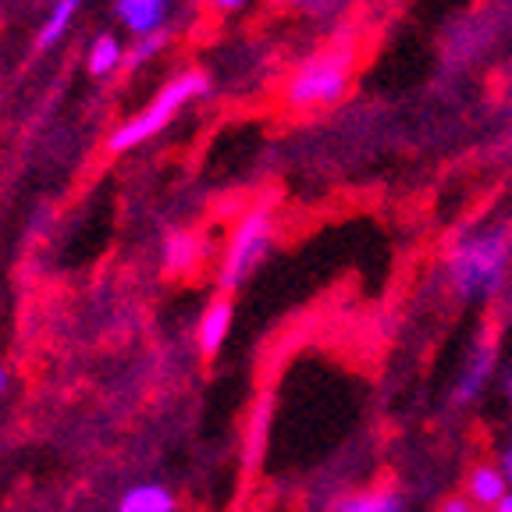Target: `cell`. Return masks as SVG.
<instances>
[{
    "label": "cell",
    "instance_id": "obj_1",
    "mask_svg": "<svg viewBox=\"0 0 512 512\" xmlns=\"http://www.w3.org/2000/svg\"><path fill=\"white\" fill-rule=\"evenodd\" d=\"M512 267L509 228H477L463 235L445 256V285L463 303H488L502 292Z\"/></svg>",
    "mask_w": 512,
    "mask_h": 512
},
{
    "label": "cell",
    "instance_id": "obj_2",
    "mask_svg": "<svg viewBox=\"0 0 512 512\" xmlns=\"http://www.w3.org/2000/svg\"><path fill=\"white\" fill-rule=\"evenodd\" d=\"M207 89H210V79L203 72H196V68H192V72L175 75V79H171L168 86L160 89L150 104H146V111H139L132 121H125V125L107 139L111 153H125V150H132V146L153 139L157 132H164V128L178 118V111H182L189 100H196V96L207 93Z\"/></svg>",
    "mask_w": 512,
    "mask_h": 512
},
{
    "label": "cell",
    "instance_id": "obj_3",
    "mask_svg": "<svg viewBox=\"0 0 512 512\" xmlns=\"http://www.w3.org/2000/svg\"><path fill=\"white\" fill-rule=\"evenodd\" d=\"M349 75H352V54L345 50H331V54L310 57L299 64L296 75L288 79L285 100L288 107L310 111V107H331L349 93Z\"/></svg>",
    "mask_w": 512,
    "mask_h": 512
},
{
    "label": "cell",
    "instance_id": "obj_4",
    "mask_svg": "<svg viewBox=\"0 0 512 512\" xmlns=\"http://www.w3.org/2000/svg\"><path fill=\"white\" fill-rule=\"evenodd\" d=\"M274 239V217L271 210L256 207L249 214H242V221L235 224L232 239L224 246V260H221V288L232 292L242 281H249V274L260 267L264 253L271 249Z\"/></svg>",
    "mask_w": 512,
    "mask_h": 512
},
{
    "label": "cell",
    "instance_id": "obj_5",
    "mask_svg": "<svg viewBox=\"0 0 512 512\" xmlns=\"http://www.w3.org/2000/svg\"><path fill=\"white\" fill-rule=\"evenodd\" d=\"M495 367H498V342L491 335H480V342L473 345V352L466 356V367L459 370V377H456L452 402H456V406H470V402L488 388Z\"/></svg>",
    "mask_w": 512,
    "mask_h": 512
},
{
    "label": "cell",
    "instance_id": "obj_6",
    "mask_svg": "<svg viewBox=\"0 0 512 512\" xmlns=\"http://www.w3.org/2000/svg\"><path fill=\"white\" fill-rule=\"evenodd\" d=\"M232 320H235L232 299L228 296L210 299L207 310H203L200 320H196V349H200V356L214 360L217 352L224 349V342H228V335H232Z\"/></svg>",
    "mask_w": 512,
    "mask_h": 512
},
{
    "label": "cell",
    "instance_id": "obj_7",
    "mask_svg": "<svg viewBox=\"0 0 512 512\" xmlns=\"http://www.w3.org/2000/svg\"><path fill=\"white\" fill-rule=\"evenodd\" d=\"M509 495V480L505 470L495 463H477L466 473V498H470L477 509H495L502 498Z\"/></svg>",
    "mask_w": 512,
    "mask_h": 512
},
{
    "label": "cell",
    "instance_id": "obj_8",
    "mask_svg": "<svg viewBox=\"0 0 512 512\" xmlns=\"http://www.w3.org/2000/svg\"><path fill=\"white\" fill-rule=\"evenodd\" d=\"M114 11L136 36H150V32H160V22L168 15V0H114Z\"/></svg>",
    "mask_w": 512,
    "mask_h": 512
},
{
    "label": "cell",
    "instance_id": "obj_9",
    "mask_svg": "<svg viewBox=\"0 0 512 512\" xmlns=\"http://www.w3.org/2000/svg\"><path fill=\"white\" fill-rule=\"evenodd\" d=\"M203 253H207V242L196 232H171L164 239V271L171 274H185L200 264Z\"/></svg>",
    "mask_w": 512,
    "mask_h": 512
},
{
    "label": "cell",
    "instance_id": "obj_10",
    "mask_svg": "<svg viewBox=\"0 0 512 512\" xmlns=\"http://www.w3.org/2000/svg\"><path fill=\"white\" fill-rule=\"evenodd\" d=\"M402 505L406 502H402L399 488H367L335 498L331 512H402Z\"/></svg>",
    "mask_w": 512,
    "mask_h": 512
},
{
    "label": "cell",
    "instance_id": "obj_11",
    "mask_svg": "<svg viewBox=\"0 0 512 512\" xmlns=\"http://www.w3.org/2000/svg\"><path fill=\"white\" fill-rule=\"evenodd\" d=\"M118 512H175V495L164 484H139V488L125 491Z\"/></svg>",
    "mask_w": 512,
    "mask_h": 512
},
{
    "label": "cell",
    "instance_id": "obj_12",
    "mask_svg": "<svg viewBox=\"0 0 512 512\" xmlns=\"http://www.w3.org/2000/svg\"><path fill=\"white\" fill-rule=\"evenodd\" d=\"M118 64H125V54H121L118 36H111V32L96 36L93 47H89V54H86L89 75H111L114 68H118Z\"/></svg>",
    "mask_w": 512,
    "mask_h": 512
},
{
    "label": "cell",
    "instance_id": "obj_13",
    "mask_svg": "<svg viewBox=\"0 0 512 512\" xmlns=\"http://www.w3.org/2000/svg\"><path fill=\"white\" fill-rule=\"evenodd\" d=\"M82 0H57L54 11L47 15V22H43L40 36H36V50H47L54 47L57 40L64 36V29H68V22L75 18V11H79Z\"/></svg>",
    "mask_w": 512,
    "mask_h": 512
},
{
    "label": "cell",
    "instance_id": "obj_14",
    "mask_svg": "<svg viewBox=\"0 0 512 512\" xmlns=\"http://www.w3.org/2000/svg\"><path fill=\"white\" fill-rule=\"evenodd\" d=\"M168 43V32L160 29V32H150V36H139L136 47L125 54V68H139V64H146L150 57L160 54V47Z\"/></svg>",
    "mask_w": 512,
    "mask_h": 512
},
{
    "label": "cell",
    "instance_id": "obj_15",
    "mask_svg": "<svg viewBox=\"0 0 512 512\" xmlns=\"http://www.w3.org/2000/svg\"><path fill=\"white\" fill-rule=\"evenodd\" d=\"M274 4H281V8L310 11V15H328V11H335L338 0H274Z\"/></svg>",
    "mask_w": 512,
    "mask_h": 512
},
{
    "label": "cell",
    "instance_id": "obj_16",
    "mask_svg": "<svg viewBox=\"0 0 512 512\" xmlns=\"http://www.w3.org/2000/svg\"><path fill=\"white\" fill-rule=\"evenodd\" d=\"M438 512H477V505H473L466 495H452V498H445V502H441Z\"/></svg>",
    "mask_w": 512,
    "mask_h": 512
},
{
    "label": "cell",
    "instance_id": "obj_17",
    "mask_svg": "<svg viewBox=\"0 0 512 512\" xmlns=\"http://www.w3.org/2000/svg\"><path fill=\"white\" fill-rule=\"evenodd\" d=\"M505 470V480H509V491H512V445L502 448V463H498Z\"/></svg>",
    "mask_w": 512,
    "mask_h": 512
},
{
    "label": "cell",
    "instance_id": "obj_18",
    "mask_svg": "<svg viewBox=\"0 0 512 512\" xmlns=\"http://www.w3.org/2000/svg\"><path fill=\"white\" fill-rule=\"evenodd\" d=\"M210 4H214L217 11H235V8H242L246 0H210Z\"/></svg>",
    "mask_w": 512,
    "mask_h": 512
},
{
    "label": "cell",
    "instance_id": "obj_19",
    "mask_svg": "<svg viewBox=\"0 0 512 512\" xmlns=\"http://www.w3.org/2000/svg\"><path fill=\"white\" fill-rule=\"evenodd\" d=\"M491 512H512V491H509V495H505L502 502H498V505H495V509H491Z\"/></svg>",
    "mask_w": 512,
    "mask_h": 512
},
{
    "label": "cell",
    "instance_id": "obj_20",
    "mask_svg": "<svg viewBox=\"0 0 512 512\" xmlns=\"http://www.w3.org/2000/svg\"><path fill=\"white\" fill-rule=\"evenodd\" d=\"M4 388H8V370L0 367V395H4Z\"/></svg>",
    "mask_w": 512,
    "mask_h": 512
},
{
    "label": "cell",
    "instance_id": "obj_21",
    "mask_svg": "<svg viewBox=\"0 0 512 512\" xmlns=\"http://www.w3.org/2000/svg\"><path fill=\"white\" fill-rule=\"evenodd\" d=\"M505 395H509V402H512V374H509V381H505Z\"/></svg>",
    "mask_w": 512,
    "mask_h": 512
},
{
    "label": "cell",
    "instance_id": "obj_22",
    "mask_svg": "<svg viewBox=\"0 0 512 512\" xmlns=\"http://www.w3.org/2000/svg\"><path fill=\"white\" fill-rule=\"evenodd\" d=\"M54 4H57V0H54Z\"/></svg>",
    "mask_w": 512,
    "mask_h": 512
}]
</instances>
